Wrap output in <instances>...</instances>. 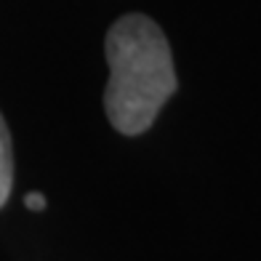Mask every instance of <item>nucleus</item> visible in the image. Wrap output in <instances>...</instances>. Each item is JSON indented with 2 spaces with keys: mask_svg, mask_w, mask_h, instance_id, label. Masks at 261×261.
<instances>
[{
  "mask_svg": "<svg viewBox=\"0 0 261 261\" xmlns=\"http://www.w3.org/2000/svg\"><path fill=\"white\" fill-rule=\"evenodd\" d=\"M104 51L110 64L107 117L123 136H139L155 123L176 91L171 45L149 16L128 14L110 27Z\"/></svg>",
  "mask_w": 261,
  "mask_h": 261,
  "instance_id": "obj_1",
  "label": "nucleus"
},
{
  "mask_svg": "<svg viewBox=\"0 0 261 261\" xmlns=\"http://www.w3.org/2000/svg\"><path fill=\"white\" fill-rule=\"evenodd\" d=\"M11 184H14V144H11L8 125L0 115V208L11 195Z\"/></svg>",
  "mask_w": 261,
  "mask_h": 261,
  "instance_id": "obj_2",
  "label": "nucleus"
},
{
  "mask_svg": "<svg viewBox=\"0 0 261 261\" xmlns=\"http://www.w3.org/2000/svg\"><path fill=\"white\" fill-rule=\"evenodd\" d=\"M24 205H27L30 211H43V208H45V197H43L40 192L27 195V197H24Z\"/></svg>",
  "mask_w": 261,
  "mask_h": 261,
  "instance_id": "obj_3",
  "label": "nucleus"
}]
</instances>
